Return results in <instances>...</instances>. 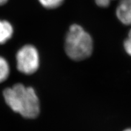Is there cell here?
<instances>
[{
	"label": "cell",
	"instance_id": "4",
	"mask_svg": "<svg viewBox=\"0 0 131 131\" xmlns=\"http://www.w3.org/2000/svg\"><path fill=\"white\" fill-rule=\"evenodd\" d=\"M116 16L124 25L131 26V0H119L116 9Z\"/></svg>",
	"mask_w": 131,
	"mask_h": 131
},
{
	"label": "cell",
	"instance_id": "7",
	"mask_svg": "<svg viewBox=\"0 0 131 131\" xmlns=\"http://www.w3.org/2000/svg\"><path fill=\"white\" fill-rule=\"evenodd\" d=\"M38 1L46 9H55L61 6L64 0H38Z\"/></svg>",
	"mask_w": 131,
	"mask_h": 131
},
{
	"label": "cell",
	"instance_id": "3",
	"mask_svg": "<svg viewBox=\"0 0 131 131\" xmlns=\"http://www.w3.org/2000/svg\"><path fill=\"white\" fill-rule=\"evenodd\" d=\"M16 68L21 73L31 75L40 66V55L37 49L32 45L21 47L16 54Z\"/></svg>",
	"mask_w": 131,
	"mask_h": 131
},
{
	"label": "cell",
	"instance_id": "10",
	"mask_svg": "<svg viewBox=\"0 0 131 131\" xmlns=\"http://www.w3.org/2000/svg\"><path fill=\"white\" fill-rule=\"evenodd\" d=\"M7 1L8 0H0V6H3V5L6 4Z\"/></svg>",
	"mask_w": 131,
	"mask_h": 131
},
{
	"label": "cell",
	"instance_id": "9",
	"mask_svg": "<svg viewBox=\"0 0 131 131\" xmlns=\"http://www.w3.org/2000/svg\"><path fill=\"white\" fill-rule=\"evenodd\" d=\"M113 0H95L96 4L99 7L102 8L107 7Z\"/></svg>",
	"mask_w": 131,
	"mask_h": 131
},
{
	"label": "cell",
	"instance_id": "5",
	"mask_svg": "<svg viewBox=\"0 0 131 131\" xmlns=\"http://www.w3.org/2000/svg\"><path fill=\"white\" fill-rule=\"evenodd\" d=\"M14 34L13 26L9 21L0 19V45L8 41Z\"/></svg>",
	"mask_w": 131,
	"mask_h": 131
},
{
	"label": "cell",
	"instance_id": "6",
	"mask_svg": "<svg viewBox=\"0 0 131 131\" xmlns=\"http://www.w3.org/2000/svg\"><path fill=\"white\" fill-rule=\"evenodd\" d=\"M10 74V66L6 58L0 56V83L6 81Z\"/></svg>",
	"mask_w": 131,
	"mask_h": 131
},
{
	"label": "cell",
	"instance_id": "1",
	"mask_svg": "<svg viewBox=\"0 0 131 131\" xmlns=\"http://www.w3.org/2000/svg\"><path fill=\"white\" fill-rule=\"evenodd\" d=\"M3 96L7 104L15 112L22 117L34 119L40 113V101L35 90L18 83L3 91Z\"/></svg>",
	"mask_w": 131,
	"mask_h": 131
},
{
	"label": "cell",
	"instance_id": "11",
	"mask_svg": "<svg viewBox=\"0 0 131 131\" xmlns=\"http://www.w3.org/2000/svg\"><path fill=\"white\" fill-rule=\"evenodd\" d=\"M123 131H131V128L126 129H125V130H124Z\"/></svg>",
	"mask_w": 131,
	"mask_h": 131
},
{
	"label": "cell",
	"instance_id": "8",
	"mask_svg": "<svg viewBox=\"0 0 131 131\" xmlns=\"http://www.w3.org/2000/svg\"><path fill=\"white\" fill-rule=\"evenodd\" d=\"M123 47L126 52L131 57V29L129 31L127 37L123 42Z\"/></svg>",
	"mask_w": 131,
	"mask_h": 131
},
{
	"label": "cell",
	"instance_id": "2",
	"mask_svg": "<svg viewBox=\"0 0 131 131\" xmlns=\"http://www.w3.org/2000/svg\"><path fill=\"white\" fill-rule=\"evenodd\" d=\"M93 50L94 42L89 33L79 24L70 26L64 41V50L69 58L83 61L91 56Z\"/></svg>",
	"mask_w": 131,
	"mask_h": 131
}]
</instances>
